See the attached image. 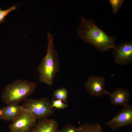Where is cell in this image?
Instances as JSON below:
<instances>
[{"instance_id": "1", "label": "cell", "mask_w": 132, "mask_h": 132, "mask_svg": "<svg viewBox=\"0 0 132 132\" xmlns=\"http://www.w3.org/2000/svg\"><path fill=\"white\" fill-rule=\"evenodd\" d=\"M80 20L81 22L77 31L83 40L102 52L114 48L116 45V36L107 34L96 25L94 19L90 18L87 20L82 16Z\"/></svg>"}, {"instance_id": "2", "label": "cell", "mask_w": 132, "mask_h": 132, "mask_svg": "<svg viewBox=\"0 0 132 132\" xmlns=\"http://www.w3.org/2000/svg\"><path fill=\"white\" fill-rule=\"evenodd\" d=\"M47 38L48 44L46 55L37 67L39 81L49 86H52L54 78L59 70L58 54L54 49V40L48 31Z\"/></svg>"}, {"instance_id": "3", "label": "cell", "mask_w": 132, "mask_h": 132, "mask_svg": "<svg viewBox=\"0 0 132 132\" xmlns=\"http://www.w3.org/2000/svg\"><path fill=\"white\" fill-rule=\"evenodd\" d=\"M36 86L35 82L16 80L4 87L1 96L2 100L7 105L18 104L33 93Z\"/></svg>"}, {"instance_id": "4", "label": "cell", "mask_w": 132, "mask_h": 132, "mask_svg": "<svg viewBox=\"0 0 132 132\" xmlns=\"http://www.w3.org/2000/svg\"><path fill=\"white\" fill-rule=\"evenodd\" d=\"M21 106L31 112L38 121L52 115L55 111L48 97L27 99L23 101Z\"/></svg>"}, {"instance_id": "5", "label": "cell", "mask_w": 132, "mask_h": 132, "mask_svg": "<svg viewBox=\"0 0 132 132\" xmlns=\"http://www.w3.org/2000/svg\"><path fill=\"white\" fill-rule=\"evenodd\" d=\"M36 122L32 113L22 108L9 127L11 132H30Z\"/></svg>"}, {"instance_id": "6", "label": "cell", "mask_w": 132, "mask_h": 132, "mask_svg": "<svg viewBox=\"0 0 132 132\" xmlns=\"http://www.w3.org/2000/svg\"><path fill=\"white\" fill-rule=\"evenodd\" d=\"M115 62L121 66L126 65L132 62V41L122 43L113 49Z\"/></svg>"}, {"instance_id": "7", "label": "cell", "mask_w": 132, "mask_h": 132, "mask_svg": "<svg viewBox=\"0 0 132 132\" xmlns=\"http://www.w3.org/2000/svg\"><path fill=\"white\" fill-rule=\"evenodd\" d=\"M105 124L114 131L122 127L132 125V105H128L123 107L114 117Z\"/></svg>"}, {"instance_id": "8", "label": "cell", "mask_w": 132, "mask_h": 132, "mask_svg": "<svg viewBox=\"0 0 132 132\" xmlns=\"http://www.w3.org/2000/svg\"><path fill=\"white\" fill-rule=\"evenodd\" d=\"M105 80L102 77L91 76L88 78L85 84L87 92L91 96L101 97L107 94L108 92L105 88Z\"/></svg>"}, {"instance_id": "9", "label": "cell", "mask_w": 132, "mask_h": 132, "mask_svg": "<svg viewBox=\"0 0 132 132\" xmlns=\"http://www.w3.org/2000/svg\"><path fill=\"white\" fill-rule=\"evenodd\" d=\"M112 104L115 106H125L128 105L130 100V95L127 89L119 87L113 92H108Z\"/></svg>"}, {"instance_id": "10", "label": "cell", "mask_w": 132, "mask_h": 132, "mask_svg": "<svg viewBox=\"0 0 132 132\" xmlns=\"http://www.w3.org/2000/svg\"><path fill=\"white\" fill-rule=\"evenodd\" d=\"M58 125L53 119L45 118L38 121L31 132H59Z\"/></svg>"}, {"instance_id": "11", "label": "cell", "mask_w": 132, "mask_h": 132, "mask_svg": "<svg viewBox=\"0 0 132 132\" xmlns=\"http://www.w3.org/2000/svg\"><path fill=\"white\" fill-rule=\"evenodd\" d=\"M22 108L18 104H10L0 108V120L12 121Z\"/></svg>"}, {"instance_id": "12", "label": "cell", "mask_w": 132, "mask_h": 132, "mask_svg": "<svg viewBox=\"0 0 132 132\" xmlns=\"http://www.w3.org/2000/svg\"><path fill=\"white\" fill-rule=\"evenodd\" d=\"M78 128L79 132H104L102 127L99 123H85Z\"/></svg>"}, {"instance_id": "13", "label": "cell", "mask_w": 132, "mask_h": 132, "mask_svg": "<svg viewBox=\"0 0 132 132\" xmlns=\"http://www.w3.org/2000/svg\"><path fill=\"white\" fill-rule=\"evenodd\" d=\"M68 91L66 88H62L55 91L53 95L54 98L56 99L66 103L68 98Z\"/></svg>"}, {"instance_id": "14", "label": "cell", "mask_w": 132, "mask_h": 132, "mask_svg": "<svg viewBox=\"0 0 132 132\" xmlns=\"http://www.w3.org/2000/svg\"><path fill=\"white\" fill-rule=\"evenodd\" d=\"M110 4L112 6V12L114 14H117L119 9L121 7L124 2L123 0H109Z\"/></svg>"}, {"instance_id": "15", "label": "cell", "mask_w": 132, "mask_h": 132, "mask_svg": "<svg viewBox=\"0 0 132 132\" xmlns=\"http://www.w3.org/2000/svg\"><path fill=\"white\" fill-rule=\"evenodd\" d=\"M52 107L59 109H64L67 108L68 105L66 103L63 102L61 101L53 99L51 100Z\"/></svg>"}, {"instance_id": "16", "label": "cell", "mask_w": 132, "mask_h": 132, "mask_svg": "<svg viewBox=\"0 0 132 132\" xmlns=\"http://www.w3.org/2000/svg\"><path fill=\"white\" fill-rule=\"evenodd\" d=\"M16 8L15 5L12 6L9 9L4 10L0 9V24L4 21L5 17L10 12L15 10Z\"/></svg>"}, {"instance_id": "17", "label": "cell", "mask_w": 132, "mask_h": 132, "mask_svg": "<svg viewBox=\"0 0 132 132\" xmlns=\"http://www.w3.org/2000/svg\"><path fill=\"white\" fill-rule=\"evenodd\" d=\"M59 132H79L78 128L72 124H69L65 126Z\"/></svg>"}, {"instance_id": "18", "label": "cell", "mask_w": 132, "mask_h": 132, "mask_svg": "<svg viewBox=\"0 0 132 132\" xmlns=\"http://www.w3.org/2000/svg\"><path fill=\"white\" fill-rule=\"evenodd\" d=\"M129 132H132V130L130 131Z\"/></svg>"}]
</instances>
